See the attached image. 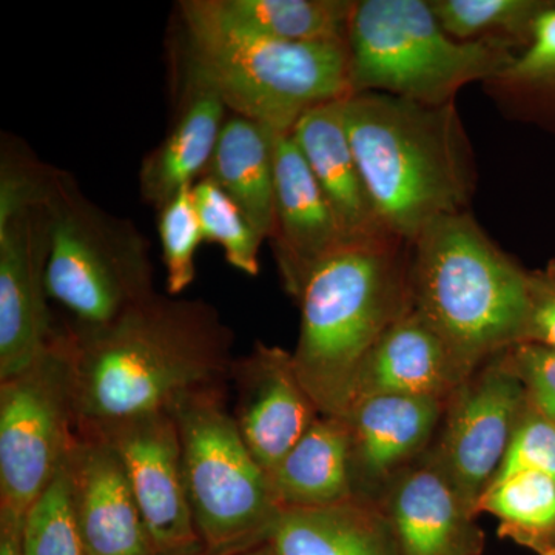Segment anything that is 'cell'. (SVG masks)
Instances as JSON below:
<instances>
[{
    "instance_id": "1",
    "label": "cell",
    "mask_w": 555,
    "mask_h": 555,
    "mask_svg": "<svg viewBox=\"0 0 555 555\" xmlns=\"http://www.w3.org/2000/svg\"><path fill=\"white\" fill-rule=\"evenodd\" d=\"M64 334L79 437L104 436L228 386L235 363L232 328L204 299L156 292L113 323H75Z\"/></svg>"
},
{
    "instance_id": "2",
    "label": "cell",
    "mask_w": 555,
    "mask_h": 555,
    "mask_svg": "<svg viewBox=\"0 0 555 555\" xmlns=\"http://www.w3.org/2000/svg\"><path fill=\"white\" fill-rule=\"evenodd\" d=\"M343 118L361 175L387 232L412 244L437 218L467 211L477 163L452 104L393 94H352Z\"/></svg>"
},
{
    "instance_id": "3",
    "label": "cell",
    "mask_w": 555,
    "mask_h": 555,
    "mask_svg": "<svg viewBox=\"0 0 555 555\" xmlns=\"http://www.w3.org/2000/svg\"><path fill=\"white\" fill-rule=\"evenodd\" d=\"M409 266L411 244L386 233L347 241L310 275L292 358L321 415L345 418L369 352L411 308Z\"/></svg>"
},
{
    "instance_id": "4",
    "label": "cell",
    "mask_w": 555,
    "mask_h": 555,
    "mask_svg": "<svg viewBox=\"0 0 555 555\" xmlns=\"http://www.w3.org/2000/svg\"><path fill=\"white\" fill-rule=\"evenodd\" d=\"M528 272L469 211L444 215L411 244V306L473 375L520 339Z\"/></svg>"
},
{
    "instance_id": "5",
    "label": "cell",
    "mask_w": 555,
    "mask_h": 555,
    "mask_svg": "<svg viewBox=\"0 0 555 555\" xmlns=\"http://www.w3.org/2000/svg\"><path fill=\"white\" fill-rule=\"evenodd\" d=\"M352 94H393L420 104L455 102L467 83L488 82L517 53L491 40L451 38L426 0H361L350 21Z\"/></svg>"
},
{
    "instance_id": "6",
    "label": "cell",
    "mask_w": 555,
    "mask_h": 555,
    "mask_svg": "<svg viewBox=\"0 0 555 555\" xmlns=\"http://www.w3.org/2000/svg\"><path fill=\"white\" fill-rule=\"evenodd\" d=\"M184 62L229 113L292 133L310 109L352 96L347 42H287L182 21Z\"/></svg>"
},
{
    "instance_id": "7",
    "label": "cell",
    "mask_w": 555,
    "mask_h": 555,
    "mask_svg": "<svg viewBox=\"0 0 555 555\" xmlns=\"http://www.w3.org/2000/svg\"><path fill=\"white\" fill-rule=\"evenodd\" d=\"M225 387L192 393L170 411L206 555H240L264 545L283 513L225 406Z\"/></svg>"
},
{
    "instance_id": "8",
    "label": "cell",
    "mask_w": 555,
    "mask_h": 555,
    "mask_svg": "<svg viewBox=\"0 0 555 555\" xmlns=\"http://www.w3.org/2000/svg\"><path fill=\"white\" fill-rule=\"evenodd\" d=\"M49 297L80 326H104L156 294L149 243L129 219L91 203L75 179L56 170L47 199Z\"/></svg>"
},
{
    "instance_id": "9",
    "label": "cell",
    "mask_w": 555,
    "mask_h": 555,
    "mask_svg": "<svg viewBox=\"0 0 555 555\" xmlns=\"http://www.w3.org/2000/svg\"><path fill=\"white\" fill-rule=\"evenodd\" d=\"M64 328L20 374L0 379V517L24 520L76 443Z\"/></svg>"
},
{
    "instance_id": "10",
    "label": "cell",
    "mask_w": 555,
    "mask_h": 555,
    "mask_svg": "<svg viewBox=\"0 0 555 555\" xmlns=\"http://www.w3.org/2000/svg\"><path fill=\"white\" fill-rule=\"evenodd\" d=\"M525 406L524 386L503 352L489 358L449 398L423 460L443 474L476 516L478 500L494 480Z\"/></svg>"
},
{
    "instance_id": "11",
    "label": "cell",
    "mask_w": 555,
    "mask_h": 555,
    "mask_svg": "<svg viewBox=\"0 0 555 555\" xmlns=\"http://www.w3.org/2000/svg\"><path fill=\"white\" fill-rule=\"evenodd\" d=\"M49 254L47 203L0 218V379L35 363L60 334L49 308Z\"/></svg>"
},
{
    "instance_id": "12",
    "label": "cell",
    "mask_w": 555,
    "mask_h": 555,
    "mask_svg": "<svg viewBox=\"0 0 555 555\" xmlns=\"http://www.w3.org/2000/svg\"><path fill=\"white\" fill-rule=\"evenodd\" d=\"M101 438L122 459L155 555H206L190 509L181 443L170 412L124 423Z\"/></svg>"
},
{
    "instance_id": "13",
    "label": "cell",
    "mask_w": 555,
    "mask_h": 555,
    "mask_svg": "<svg viewBox=\"0 0 555 555\" xmlns=\"http://www.w3.org/2000/svg\"><path fill=\"white\" fill-rule=\"evenodd\" d=\"M233 412L248 451L270 476L320 416L295 371L292 352L257 341L232 369Z\"/></svg>"
},
{
    "instance_id": "14",
    "label": "cell",
    "mask_w": 555,
    "mask_h": 555,
    "mask_svg": "<svg viewBox=\"0 0 555 555\" xmlns=\"http://www.w3.org/2000/svg\"><path fill=\"white\" fill-rule=\"evenodd\" d=\"M448 401L436 398H358L345 416L350 430L353 492L378 503L387 486L426 455Z\"/></svg>"
},
{
    "instance_id": "15",
    "label": "cell",
    "mask_w": 555,
    "mask_h": 555,
    "mask_svg": "<svg viewBox=\"0 0 555 555\" xmlns=\"http://www.w3.org/2000/svg\"><path fill=\"white\" fill-rule=\"evenodd\" d=\"M273 254L284 291L299 299L310 275L347 243L292 133L278 134Z\"/></svg>"
},
{
    "instance_id": "16",
    "label": "cell",
    "mask_w": 555,
    "mask_h": 555,
    "mask_svg": "<svg viewBox=\"0 0 555 555\" xmlns=\"http://www.w3.org/2000/svg\"><path fill=\"white\" fill-rule=\"evenodd\" d=\"M68 462L87 555H155L129 474L115 447L105 438L78 436Z\"/></svg>"
},
{
    "instance_id": "17",
    "label": "cell",
    "mask_w": 555,
    "mask_h": 555,
    "mask_svg": "<svg viewBox=\"0 0 555 555\" xmlns=\"http://www.w3.org/2000/svg\"><path fill=\"white\" fill-rule=\"evenodd\" d=\"M378 506L400 555H481L486 537L477 516L425 460L408 467L383 492Z\"/></svg>"
},
{
    "instance_id": "18",
    "label": "cell",
    "mask_w": 555,
    "mask_h": 555,
    "mask_svg": "<svg viewBox=\"0 0 555 555\" xmlns=\"http://www.w3.org/2000/svg\"><path fill=\"white\" fill-rule=\"evenodd\" d=\"M469 377L448 343L411 306L369 352L358 372L353 403L371 396L449 401Z\"/></svg>"
},
{
    "instance_id": "19",
    "label": "cell",
    "mask_w": 555,
    "mask_h": 555,
    "mask_svg": "<svg viewBox=\"0 0 555 555\" xmlns=\"http://www.w3.org/2000/svg\"><path fill=\"white\" fill-rule=\"evenodd\" d=\"M181 100L163 142L145 156L139 171L142 199L160 210L182 189L206 173L229 109L217 90L188 64L182 65Z\"/></svg>"
},
{
    "instance_id": "20",
    "label": "cell",
    "mask_w": 555,
    "mask_h": 555,
    "mask_svg": "<svg viewBox=\"0 0 555 555\" xmlns=\"http://www.w3.org/2000/svg\"><path fill=\"white\" fill-rule=\"evenodd\" d=\"M292 137L347 241L389 233L375 210L350 145L343 118V101L310 109L298 120Z\"/></svg>"
},
{
    "instance_id": "21",
    "label": "cell",
    "mask_w": 555,
    "mask_h": 555,
    "mask_svg": "<svg viewBox=\"0 0 555 555\" xmlns=\"http://www.w3.org/2000/svg\"><path fill=\"white\" fill-rule=\"evenodd\" d=\"M352 0H185L182 21L287 42H347Z\"/></svg>"
},
{
    "instance_id": "22",
    "label": "cell",
    "mask_w": 555,
    "mask_h": 555,
    "mask_svg": "<svg viewBox=\"0 0 555 555\" xmlns=\"http://www.w3.org/2000/svg\"><path fill=\"white\" fill-rule=\"evenodd\" d=\"M270 555H400L378 503L353 499L315 509H286L270 531Z\"/></svg>"
},
{
    "instance_id": "23",
    "label": "cell",
    "mask_w": 555,
    "mask_h": 555,
    "mask_svg": "<svg viewBox=\"0 0 555 555\" xmlns=\"http://www.w3.org/2000/svg\"><path fill=\"white\" fill-rule=\"evenodd\" d=\"M281 509H315L353 499L350 430L345 418L320 415L269 476Z\"/></svg>"
},
{
    "instance_id": "24",
    "label": "cell",
    "mask_w": 555,
    "mask_h": 555,
    "mask_svg": "<svg viewBox=\"0 0 555 555\" xmlns=\"http://www.w3.org/2000/svg\"><path fill=\"white\" fill-rule=\"evenodd\" d=\"M276 137L269 127L229 113L203 177L240 207L264 241L273 233Z\"/></svg>"
},
{
    "instance_id": "25",
    "label": "cell",
    "mask_w": 555,
    "mask_h": 555,
    "mask_svg": "<svg viewBox=\"0 0 555 555\" xmlns=\"http://www.w3.org/2000/svg\"><path fill=\"white\" fill-rule=\"evenodd\" d=\"M491 514L500 537L535 555H555V478L528 470L488 486L477 516Z\"/></svg>"
},
{
    "instance_id": "26",
    "label": "cell",
    "mask_w": 555,
    "mask_h": 555,
    "mask_svg": "<svg viewBox=\"0 0 555 555\" xmlns=\"http://www.w3.org/2000/svg\"><path fill=\"white\" fill-rule=\"evenodd\" d=\"M438 22L462 42L491 40L520 54L532 39L534 25L551 5L545 0H429Z\"/></svg>"
},
{
    "instance_id": "27",
    "label": "cell",
    "mask_w": 555,
    "mask_h": 555,
    "mask_svg": "<svg viewBox=\"0 0 555 555\" xmlns=\"http://www.w3.org/2000/svg\"><path fill=\"white\" fill-rule=\"evenodd\" d=\"M503 108L525 112L532 102L555 98V2L534 25L532 39L509 67L485 82Z\"/></svg>"
},
{
    "instance_id": "28",
    "label": "cell",
    "mask_w": 555,
    "mask_h": 555,
    "mask_svg": "<svg viewBox=\"0 0 555 555\" xmlns=\"http://www.w3.org/2000/svg\"><path fill=\"white\" fill-rule=\"evenodd\" d=\"M22 553L87 555L73 503L68 459L25 514L22 521Z\"/></svg>"
},
{
    "instance_id": "29",
    "label": "cell",
    "mask_w": 555,
    "mask_h": 555,
    "mask_svg": "<svg viewBox=\"0 0 555 555\" xmlns=\"http://www.w3.org/2000/svg\"><path fill=\"white\" fill-rule=\"evenodd\" d=\"M193 204L204 241L218 244L232 268L257 276L262 240L240 207L208 178L192 188Z\"/></svg>"
},
{
    "instance_id": "30",
    "label": "cell",
    "mask_w": 555,
    "mask_h": 555,
    "mask_svg": "<svg viewBox=\"0 0 555 555\" xmlns=\"http://www.w3.org/2000/svg\"><path fill=\"white\" fill-rule=\"evenodd\" d=\"M158 230L167 272V291L171 297H178L195 281L196 250L204 241L192 188L182 189L160 208Z\"/></svg>"
},
{
    "instance_id": "31",
    "label": "cell",
    "mask_w": 555,
    "mask_h": 555,
    "mask_svg": "<svg viewBox=\"0 0 555 555\" xmlns=\"http://www.w3.org/2000/svg\"><path fill=\"white\" fill-rule=\"evenodd\" d=\"M537 470L555 478V423L526 401L494 481Z\"/></svg>"
},
{
    "instance_id": "32",
    "label": "cell",
    "mask_w": 555,
    "mask_h": 555,
    "mask_svg": "<svg viewBox=\"0 0 555 555\" xmlns=\"http://www.w3.org/2000/svg\"><path fill=\"white\" fill-rule=\"evenodd\" d=\"M56 170L16 150L3 149L0 167V218L46 204Z\"/></svg>"
},
{
    "instance_id": "33",
    "label": "cell",
    "mask_w": 555,
    "mask_h": 555,
    "mask_svg": "<svg viewBox=\"0 0 555 555\" xmlns=\"http://www.w3.org/2000/svg\"><path fill=\"white\" fill-rule=\"evenodd\" d=\"M503 358L524 386L526 401L555 423V349L516 343L503 350Z\"/></svg>"
},
{
    "instance_id": "34",
    "label": "cell",
    "mask_w": 555,
    "mask_h": 555,
    "mask_svg": "<svg viewBox=\"0 0 555 555\" xmlns=\"http://www.w3.org/2000/svg\"><path fill=\"white\" fill-rule=\"evenodd\" d=\"M518 343H537L555 349V259L545 268L528 272L524 326Z\"/></svg>"
},
{
    "instance_id": "35",
    "label": "cell",
    "mask_w": 555,
    "mask_h": 555,
    "mask_svg": "<svg viewBox=\"0 0 555 555\" xmlns=\"http://www.w3.org/2000/svg\"><path fill=\"white\" fill-rule=\"evenodd\" d=\"M22 521L24 520L0 517V555H24L22 553Z\"/></svg>"
},
{
    "instance_id": "36",
    "label": "cell",
    "mask_w": 555,
    "mask_h": 555,
    "mask_svg": "<svg viewBox=\"0 0 555 555\" xmlns=\"http://www.w3.org/2000/svg\"><path fill=\"white\" fill-rule=\"evenodd\" d=\"M240 555H270L268 546L262 545L255 547V550L247 551V553H243Z\"/></svg>"
}]
</instances>
